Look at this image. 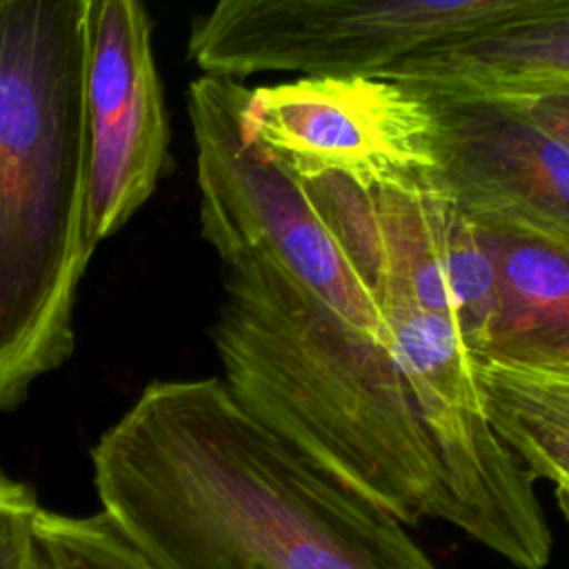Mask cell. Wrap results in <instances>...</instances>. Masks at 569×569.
<instances>
[{"mask_svg": "<svg viewBox=\"0 0 569 569\" xmlns=\"http://www.w3.org/2000/svg\"><path fill=\"white\" fill-rule=\"evenodd\" d=\"M91 465L102 511L160 569H440L400 520L256 422L222 378L147 385Z\"/></svg>", "mask_w": 569, "mask_h": 569, "instance_id": "cell-1", "label": "cell"}, {"mask_svg": "<svg viewBox=\"0 0 569 569\" xmlns=\"http://www.w3.org/2000/svg\"><path fill=\"white\" fill-rule=\"evenodd\" d=\"M220 262L209 333L233 400L402 525H451L442 467L389 347L260 253Z\"/></svg>", "mask_w": 569, "mask_h": 569, "instance_id": "cell-2", "label": "cell"}, {"mask_svg": "<svg viewBox=\"0 0 569 569\" xmlns=\"http://www.w3.org/2000/svg\"><path fill=\"white\" fill-rule=\"evenodd\" d=\"M89 0H0V411L73 353Z\"/></svg>", "mask_w": 569, "mask_h": 569, "instance_id": "cell-3", "label": "cell"}, {"mask_svg": "<svg viewBox=\"0 0 569 569\" xmlns=\"http://www.w3.org/2000/svg\"><path fill=\"white\" fill-rule=\"evenodd\" d=\"M382 313L385 345L436 449L451 525L518 569H542L551 529L536 478L496 431L476 358L453 322L420 307L398 282L365 273Z\"/></svg>", "mask_w": 569, "mask_h": 569, "instance_id": "cell-4", "label": "cell"}, {"mask_svg": "<svg viewBox=\"0 0 569 569\" xmlns=\"http://www.w3.org/2000/svg\"><path fill=\"white\" fill-rule=\"evenodd\" d=\"M565 0H222L193 18L189 58L204 76L238 80L382 76L449 40L529 20Z\"/></svg>", "mask_w": 569, "mask_h": 569, "instance_id": "cell-5", "label": "cell"}, {"mask_svg": "<svg viewBox=\"0 0 569 569\" xmlns=\"http://www.w3.org/2000/svg\"><path fill=\"white\" fill-rule=\"evenodd\" d=\"M247 93L238 80L204 73L187 91L202 238L220 260L269 258L342 320L385 342L378 302L307 187L247 131Z\"/></svg>", "mask_w": 569, "mask_h": 569, "instance_id": "cell-6", "label": "cell"}, {"mask_svg": "<svg viewBox=\"0 0 569 569\" xmlns=\"http://www.w3.org/2000/svg\"><path fill=\"white\" fill-rule=\"evenodd\" d=\"M242 118L300 182L338 178L360 189L442 182L436 107L389 78H298L253 87Z\"/></svg>", "mask_w": 569, "mask_h": 569, "instance_id": "cell-7", "label": "cell"}, {"mask_svg": "<svg viewBox=\"0 0 569 569\" xmlns=\"http://www.w3.org/2000/svg\"><path fill=\"white\" fill-rule=\"evenodd\" d=\"M84 113L87 236L96 247L151 198L169 156L151 18L136 0H89Z\"/></svg>", "mask_w": 569, "mask_h": 569, "instance_id": "cell-8", "label": "cell"}, {"mask_svg": "<svg viewBox=\"0 0 569 569\" xmlns=\"http://www.w3.org/2000/svg\"><path fill=\"white\" fill-rule=\"evenodd\" d=\"M440 178L473 222L569 247V144L542 129L522 100L431 102Z\"/></svg>", "mask_w": 569, "mask_h": 569, "instance_id": "cell-9", "label": "cell"}, {"mask_svg": "<svg viewBox=\"0 0 569 569\" xmlns=\"http://www.w3.org/2000/svg\"><path fill=\"white\" fill-rule=\"evenodd\" d=\"M427 102L569 93V0L529 20L427 47L382 73Z\"/></svg>", "mask_w": 569, "mask_h": 569, "instance_id": "cell-10", "label": "cell"}, {"mask_svg": "<svg viewBox=\"0 0 569 569\" xmlns=\"http://www.w3.org/2000/svg\"><path fill=\"white\" fill-rule=\"evenodd\" d=\"M491 264L493 307L476 360L569 369V247L473 222Z\"/></svg>", "mask_w": 569, "mask_h": 569, "instance_id": "cell-11", "label": "cell"}, {"mask_svg": "<svg viewBox=\"0 0 569 569\" xmlns=\"http://www.w3.org/2000/svg\"><path fill=\"white\" fill-rule=\"evenodd\" d=\"M491 422L533 478L569 489V369L476 360Z\"/></svg>", "mask_w": 569, "mask_h": 569, "instance_id": "cell-12", "label": "cell"}, {"mask_svg": "<svg viewBox=\"0 0 569 569\" xmlns=\"http://www.w3.org/2000/svg\"><path fill=\"white\" fill-rule=\"evenodd\" d=\"M33 569H160L104 513L64 516L42 509Z\"/></svg>", "mask_w": 569, "mask_h": 569, "instance_id": "cell-13", "label": "cell"}, {"mask_svg": "<svg viewBox=\"0 0 569 569\" xmlns=\"http://www.w3.org/2000/svg\"><path fill=\"white\" fill-rule=\"evenodd\" d=\"M40 513L36 493L0 467V569H33Z\"/></svg>", "mask_w": 569, "mask_h": 569, "instance_id": "cell-14", "label": "cell"}, {"mask_svg": "<svg viewBox=\"0 0 569 569\" xmlns=\"http://www.w3.org/2000/svg\"><path fill=\"white\" fill-rule=\"evenodd\" d=\"M529 116L549 133L558 136L569 144V93L545 96L533 100H522Z\"/></svg>", "mask_w": 569, "mask_h": 569, "instance_id": "cell-15", "label": "cell"}, {"mask_svg": "<svg viewBox=\"0 0 569 569\" xmlns=\"http://www.w3.org/2000/svg\"><path fill=\"white\" fill-rule=\"evenodd\" d=\"M556 502H558L565 520L569 522V489H556Z\"/></svg>", "mask_w": 569, "mask_h": 569, "instance_id": "cell-16", "label": "cell"}]
</instances>
